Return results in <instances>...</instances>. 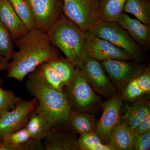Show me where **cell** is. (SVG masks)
Here are the masks:
<instances>
[{"instance_id":"cell-1","label":"cell","mask_w":150,"mask_h":150,"mask_svg":"<svg viewBox=\"0 0 150 150\" xmlns=\"http://www.w3.org/2000/svg\"><path fill=\"white\" fill-rule=\"evenodd\" d=\"M18 50L14 51L7 69V78L22 82L30 73L40 65L58 58L59 51L49 39L48 33L36 27L14 42Z\"/></svg>"},{"instance_id":"cell-2","label":"cell","mask_w":150,"mask_h":150,"mask_svg":"<svg viewBox=\"0 0 150 150\" xmlns=\"http://www.w3.org/2000/svg\"><path fill=\"white\" fill-rule=\"evenodd\" d=\"M25 87L27 91L37 99L35 110L42 113L51 126L67 121L71 110L67 96L64 93L46 86L36 70L28 75Z\"/></svg>"},{"instance_id":"cell-3","label":"cell","mask_w":150,"mask_h":150,"mask_svg":"<svg viewBox=\"0 0 150 150\" xmlns=\"http://www.w3.org/2000/svg\"><path fill=\"white\" fill-rule=\"evenodd\" d=\"M47 33L52 44L76 68L80 69L88 58L86 32L63 14Z\"/></svg>"},{"instance_id":"cell-4","label":"cell","mask_w":150,"mask_h":150,"mask_svg":"<svg viewBox=\"0 0 150 150\" xmlns=\"http://www.w3.org/2000/svg\"><path fill=\"white\" fill-rule=\"evenodd\" d=\"M88 32L123 48L131 55L135 62H139L145 58V49L116 22L100 21Z\"/></svg>"},{"instance_id":"cell-5","label":"cell","mask_w":150,"mask_h":150,"mask_svg":"<svg viewBox=\"0 0 150 150\" xmlns=\"http://www.w3.org/2000/svg\"><path fill=\"white\" fill-rule=\"evenodd\" d=\"M63 14L87 32L100 21V0H62Z\"/></svg>"},{"instance_id":"cell-6","label":"cell","mask_w":150,"mask_h":150,"mask_svg":"<svg viewBox=\"0 0 150 150\" xmlns=\"http://www.w3.org/2000/svg\"><path fill=\"white\" fill-rule=\"evenodd\" d=\"M65 87L64 93L71 110L82 112L89 111L98 105L97 96L79 68H76L72 79Z\"/></svg>"},{"instance_id":"cell-7","label":"cell","mask_w":150,"mask_h":150,"mask_svg":"<svg viewBox=\"0 0 150 150\" xmlns=\"http://www.w3.org/2000/svg\"><path fill=\"white\" fill-rule=\"evenodd\" d=\"M38 104L35 98L29 100H21L13 109L4 112L0 118V142L7 134L25 127Z\"/></svg>"},{"instance_id":"cell-8","label":"cell","mask_w":150,"mask_h":150,"mask_svg":"<svg viewBox=\"0 0 150 150\" xmlns=\"http://www.w3.org/2000/svg\"><path fill=\"white\" fill-rule=\"evenodd\" d=\"M86 49L88 58L100 62L108 60L133 61L131 55L123 48L88 31L86 32Z\"/></svg>"},{"instance_id":"cell-9","label":"cell","mask_w":150,"mask_h":150,"mask_svg":"<svg viewBox=\"0 0 150 150\" xmlns=\"http://www.w3.org/2000/svg\"><path fill=\"white\" fill-rule=\"evenodd\" d=\"M37 27L48 32L63 14L62 0H25Z\"/></svg>"},{"instance_id":"cell-10","label":"cell","mask_w":150,"mask_h":150,"mask_svg":"<svg viewBox=\"0 0 150 150\" xmlns=\"http://www.w3.org/2000/svg\"><path fill=\"white\" fill-rule=\"evenodd\" d=\"M79 69L94 91L104 97H110L115 93V87L100 62L87 58Z\"/></svg>"},{"instance_id":"cell-11","label":"cell","mask_w":150,"mask_h":150,"mask_svg":"<svg viewBox=\"0 0 150 150\" xmlns=\"http://www.w3.org/2000/svg\"><path fill=\"white\" fill-rule=\"evenodd\" d=\"M119 60H108L100 62L108 78L118 86L125 87L137 78L146 68L139 62Z\"/></svg>"},{"instance_id":"cell-12","label":"cell","mask_w":150,"mask_h":150,"mask_svg":"<svg viewBox=\"0 0 150 150\" xmlns=\"http://www.w3.org/2000/svg\"><path fill=\"white\" fill-rule=\"evenodd\" d=\"M123 99L121 95H115L103 105V112L95 131L103 144H106L110 132L120 122Z\"/></svg>"},{"instance_id":"cell-13","label":"cell","mask_w":150,"mask_h":150,"mask_svg":"<svg viewBox=\"0 0 150 150\" xmlns=\"http://www.w3.org/2000/svg\"><path fill=\"white\" fill-rule=\"evenodd\" d=\"M64 123L51 127L48 137L43 141L44 149L80 150L76 134L70 130Z\"/></svg>"},{"instance_id":"cell-14","label":"cell","mask_w":150,"mask_h":150,"mask_svg":"<svg viewBox=\"0 0 150 150\" xmlns=\"http://www.w3.org/2000/svg\"><path fill=\"white\" fill-rule=\"evenodd\" d=\"M0 21L9 32L13 42L23 37L28 32L8 0H0Z\"/></svg>"},{"instance_id":"cell-15","label":"cell","mask_w":150,"mask_h":150,"mask_svg":"<svg viewBox=\"0 0 150 150\" xmlns=\"http://www.w3.org/2000/svg\"><path fill=\"white\" fill-rule=\"evenodd\" d=\"M117 22L126 30L133 39L145 50L150 48V26L143 23L137 19L131 18L123 12Z\"/></svg>"},{"instance_id":"cell-16","label":"cell","mask_w":150,"mask_h":150,"mask_svg":"<svg viewBox=\"0 0 150 150\" xmlns=\"http://www.w3.org/2000/svg\"><path fill=\"white\" fill-rule=\"evenodd\" d=\"M98 122L96 118L91 115L71 110L64 123L75 134L81 135L95 131Z\"/></svg>"},{"instance_id":"cell-17","label":"cell","mask_w":150,"mask_h":150,"mask_svg":"<svg viewBox=\"0 0 150 150\" xmlns=\"http://www.w3.org/2000/svg\"><path fill=\"white\" fill-rule=\"evenodd\" d=\"M137 135L121 122L112 129L106 144L115 150H133V144Z\"/></svg>"},{"instance_id":"cell-18","label":"cell","mask_w":150,"mask_h":150,"mask_svg":"<svg viewBox=\"0 0 150 150\" xmlns=\"http://www.w3.org/2000/svg\"><path fill=\"white\" fill-rule=\"evenodd\" d=\"M51 127L46 117L35 110L30 114L25 126L31 139L41 142L48 137Z\"/></svg>"},{"instance_id":"cell-19","label":"cell","mask_w":150,"mask_h":150,"mask_svg":"<svg viewBox=\"0 0 150 150\" xmlns=\"http://www.w3.org/2000/svg\"><path fill=\"white\" fill-rule=\"evenodd\" d=\"M127 0H100V21L116 22L124 11Z\"/></svg>"},{"instance_id":"cell-20","label":"cell","mask_w":150,"mask_h":150,"mask_svg":"<svg viewBox=\"0 0 150 150\" xmlns=\"http://www.w3.org/2000/svg\"><path fill=\"white\" fill-rule=\"evenodd\" d=\"M149 113L150 108L147 103L143 100L138 101L133 106L128 108L121 123L134 130Z\"/></svg>"},{"instance_id":"cell-21","label":"cell","mask_w":150,"mask_h":150,"mask_svg":"<svg viewBox=\"0 0 150 150\" xmlns=\"http://www.w3.org/2000/svg\"><path fill=\"white\" fill-rule=\"evenodd\" d=\"M123 11L132 14L143 23L150 26L149 0H127Z\"/></svg>"},{"instance_id":"cell-22","label":"cell","mask_w":150,"mask_h":150,"mask_svg":"<svg viewBox=\"0 0 150 150\" xmlns=\"http://www.w3.org/2000/svg\"><path fill=\"white\" fill-rule=\"evenodd\" d=\"M48 63L62 80L64 86L68 85L74 75V66L67 58L60 56Z\"/></svg>"},{"instance_id":"cell-23","label":"cell","mask_w":150,"mask_h":150,"mask_svg":"<svg viewBox=\"0 0 150 150\" xmlns=\"http://www.w3.org/2000/svg\"><path fill=\"white\" fill-rule=\"evenodd\" d=\"M35 70L46 86L57 91L64 93V84L48 62L40 65Z\"/></svg>"},{"instance_id":"cell-24","label":"cell","mask_w":150,"mask_h":150,"mask_svg":"<svg viewBox=\"0 0 150 150\" xmlns=\"http://www.w3.org/2000/svg\"><path fill=\"white\" fill-rule=\"evenodd\" d=\"M8 1L28 31L37 27L25 0H8Z\"/></svg>"},{"instance_id":"cell-25","label":"cell","mask_w":150,"mask_h":150,"mask_svg":"<svg viewBox=\"0 0 150 150\" xmlns=\"http://www.w3.org/2000/svg\"><path fill=\"white\" fill-rule=\"evenodd\" d=\"M13 41L8 30L0 21V56L8 61L14 52Z\"/></svg>"},{"instance_id":"cell-26","label":"cell","mask_w":150,"mask_h":150,"mask_svg":"<svg viewBox=\"0 0 150 150\" xmlns=\"http://www.w3.org/2000/svg\"><path fill=\"white\" fill-rule=\"evenodd\" d=\"M28 131L25 127L18 131L10 133L3 137L2 142L8 146L24 144L31 139Z\"/></svg>"},{"instance_id":"cell-27","label":"cell","mask_w":150,"mask_h":150,"mask_svg":"<svg viewBox=\"0 0 150 150\" xmlns=\"http://www.w3.org/2000/svg\"><path fill=\"white\" fill-rule=\"evenodd\" d=\"M21 100L12 91L3 89L0 86V111L5 112L13 110Z\"/></svg>"},{"instance_id":"cell-28","label":"cell","mask_w":150,"mask_h":150,"mask_svg":"<svg viewBox=\"0 0 150 150\" xmlns=\"http://www.w3.org/2000/svg\"><path fill=\"white\" fill-rule=\"evenodd\" d=\"M124 87L123 96L128 100H134L145 94L138 85L136 78L129 82Z\"/></svg>"},{"instance_id":"cell-29","label":"cell","mask_w":150,"mask_h":150,"mask_svg":"<svg viewBox=\"0 0 150 150\" xmlns=\"http://www.w3.org/2000/svg\"><path fill=\"white\" fill-rule=\"evenodd\" d=\"M43 142L31 139L24 144L8 146L0 142V150H44Z\"/></svg>"},{"instance_id":"cell-30","label":"cell","mask_w":150,"mask_h":150,"mask_svg":"<svg viewBox=\"0 0 150 150\" xmlns=\"http://www.w3.org/2000/svg\"><path fill=\"white\" fill-rule=\"evenodd\" d=\"M78 140L80 150L83 147L103 143L100 137L95 131L81 134Z\"/></svg>"},{"instance_id":"cell-31","label":"cell","mask_w":150,"mask_h":150,"mask_svg":"<svg viewBox=\"0 0 150 150\" xmlns=\"http://www.w3.org/2000/svg\"><path fill=\"white\" fill-rule=\"evenodd\" d=\"M150 148V131L137 135L133 144V150H148Z\"/></svg>"},{"instance_id":"cell-32","label":"cell","mask_w":150,"mask_h":150,"mask_svg":"<svg viewBox=\"0 0 150 150\" xmlns=\"http://www.w3.org/2000/svg\"><path fill=\"white\" fill-rule=\"evenodd\" d=\"M137 80L140 88L144 93L149 94L150 93V72L149 70L146 69L137 77Z\"/></svg>"},{"instance_id":"cell-33","label":"cell","mask_w":150,"mask_h":150,"mask_svg":"<svg viewBox=\"0 0 150 150\" xmlns=\"http://www.w3.org/2000/svg\"><path fill=\"white\" fill-rule=\"evenodd\" d=\"M133 131L137 135L150 131V113L142 120Z\"/></svg>"},{"instance_id":"cell-34","label":"cell","mask_w":150,"mask_h":150,"mask_svg":"<svg viewBox=\"0 0 150 150\" xmlns=\"http://www.w3.org/2000/svg\"><path fill=\"white\" fill-rule=\"evenodd\" d=\"M82 150H115L113 147L110 145L107 144H98L91 145V146H86L82 147L80 149Z\"/></svg>"},{"instance_id":"cell-35","label":"cell","mask_w":150,"mask_h":150,"mask_svg":"<svg viewBox=\"0 0 150 150\" xmlns=\"http://www.w3.org/2000/svg\"><path fill=\"white\" fill-rule=\"evenodd\" d=\"M8 63V61L0 56V72L2 71L7 70Z\"/></svg>"},{"instance_id":"cell-36","label":"cell","mask_w":150,"mask_h":150,"mask_svg":"<svg viewBox=\"0 0 150 150\" xmlns=\"http://www.w3.org/2000/svg\"><path fill=\"white\" fill-rule=\"evenodd\" d=\"M3 82L2 79L1 78L0 76V86H1V85L2 84Z\"/></svg>"},{"instance_id":"cell-37","label":"cell","mask_w":150,"mask_h":150,"mask_svg":"<svg viewBox=\"0 0 150 150\" xmlns=\"http://www.w3.org/2000/svg\"><path fill=\"white\" fill-rule=\"evenodd\" d=\"M3 112V111H0V118L1 117L2 115L3 114H4V112Z\"/></svg>"}]
</instances>
